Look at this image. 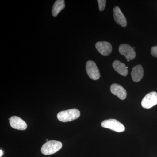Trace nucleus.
Wrapping results in <instances>:
<instances>
[{
    "label": "nucleus",
    "mask_w": 157,
    "mask_h": 157,
    "mask_svg": "<svg viewBox=\"0 0 157 157\" xmlns=\"http://www.w3.org/2000/svg\"><path fill=\"white\" fill-rule=\"evenodd\" d=\"M61 142L57 140H52L47 141L42 145L41 151L43 154L50 155L56 153L62 148Z\"/></svg>",
    "instance_id": "1"
},
{
    "label": "nucleus",
    "mask_w": 157,
    "mask_h": 157,
    "mask_svg": "<svg viewBox=\"0 0 157 157\" xmlns=\"http://www.w3.org/2000/svg\"><path fill=\"white\" fill-rule=\"evenodd\" d=\"M80 115V111L78 109H72L59 112L57 114V118L60 121L67 122L75 120Z\"/></svg>",
    "instance_id": "2"
},
{
    "label": "nucleus",
    "mask_w": 157,
    "mask_h": 157,
    "mask_svg": "<svg viewBox=\"0 0 157 157\" xmlns=\"http://www.w3.org/2000/svg\"><path fill=\"white\" fill-rule=\"evenodd\" d=\"M101 126L117 132H122L125 130V127L118 121L114 119L104 120L101 123Z\"/></svg>",
    "instance_id": "3"
},
{
    "label": "nucleus",
    "mask_w": 157,
    "mask_h": 157,
    "mask_svg": "<svg viewBox=\"0 0 157 157\" xmlns=\"http://www.w3.org/2000/svg\"><path fill=\"white\" fill-rule=\"evenodd\" d=\"M157 104V93L151 92L146 95L141 101V106L145 109H150Z\"/></svg>",
    "instance_id": "4"
},
{
    "label": "nucleus",
    "mask_w": 157,
    "mask_h": 157,
    "mask_svg": "<svg viewBox=\"0 0 157 157\" xmlns=\"http://www.w3.org/2000/svg\"><path fill=\"white\" fill-rule=\"evenodd\" d=\"M86 70L88 75L93 80H98L100 77V73L95 62L88 61L86 63Z\"/></svg>",
    "instance_id": "5"
},
{
    "label": "nucleus",
    "mask_w": 157,
    "mask_h": 157,
    "mask_svg": "<svg viewBox=\"0 0 157 157\" xmlns=\"http://www.w3.org/2000/svg\"><path fill=\"white\" fill-rule=\"evenodd\" d=\"M119 51L122 55L124 56L128 60L134 59L136 56V53L134 48L126 44L120 45Z\"/></svg>",
    "instance_id": "6"
},
{
    "label": "nucleus",
    "mask_w": 157,
    "mask_h": 157,
    "mask_svg": "<svg viewBox=\"0 0 157 157\" xmlns=\"http://www.w3.org/2000/svg\"><path fill=\"white\" fill-rule=\"evenodd\" d=\"M96 48L101 55L105 56L109 55L112 52V45L109 42L106 41L97 42Z\"/></svg>",
    "instance_id": "7"
},
{
    "label": "nucleus",
    "mask_w": 157,
    "mask_h": 157,
    "mask_svg": "<svg viewBox=\"0 0 157 157\" xmlns=\"http://www.w3.org/2000/svg\"><path fill=\"white\" fill-rule=\"evenodd\" d=\"M9 120L10 125L13 128L23 131L27 128L26 123L18 117H11L9 119Z\"/></svg>",
    "instance_id": "8"
},
{
    "label": "nucleus",
    "mask_w": 157,
    "mask_h": 157,
    "mask_svg": "<svg viewBox=\"0 0 157 157\" xmlns=\"http://www.w3.org/2000/svg\"><path fill=\"white\" fill-rule=\"evenodd\" d=\"M113 17L116 22L123 27H125L127 25L126 18L121 11L119 7L116 6L113 9Z\"/></svg>",
    "instance_id": "9"
},
{
    "label": "nucleus",
    "mask_w": 157,
    "mask_h": 157,
    "mask_svg": "<svg viewBox=\"0 0 157 157\" xmlns=\"http://www.w3.org/2000/svg\"><path fill=\"white\" fill-rule=\"evenodd\" d=\"M110 91L114 95L117 96L121 100L125 99L127 97V91L122 86L117 83L111 85L110 88Z\"/></svg>",
    "instance_id": "10"
},
{
    "label": "nucleus",
    "mask_w": 157,
    "mask_h": 157,
    "mask_svg": "<svg viewBox=\"0 0 157 157\" xmlns=\"http://www.w3.org/2000/svg\"><path fill=\"white\" fill-rule=\"evenodd\" d=\"M132 80L135 82H138L141 80L144 76V70L140 65H137L132 69Z\"/></svg>",
    "instance_id": "11"
},
{
    "label": "nucleus",
    "mask_w": 157,
    "mask_h": 157,
    "mask_svg": "<svg viewBox=\"0 0 157 157\" xmlns=\"http://www.w3.org/2000/svg\"><path fill=\"white\" fill-rule=\"evenodd\" d=\"M113 67L119 74L122 76H126L128 73V67L123 63H121L118 60H115L113 63Z\"/></svg>",
    "instance_id": "12"
},
{
    "label": "nucleus",
    "mask_w": 157,
    "mask_h": 157,
    "mask_svg": "<svg viewBox=\"0 0 157 157\" xmlns=\"http://www.w3.org/2000/svg\"><path fill=\"white\" fill-rule=\"evenodd\" d=\"M65 8V1L57 0L54 4L52 9V14L56 17L60 12Z\"/></svg>",
    "instance_id": "13"
},
{
    "label": "nucleus",
    "mask_w": 157,
    "mask_h": 157,
    "mask_svg": "<svg viewBox=\"0 0 157 157\" xmlns=\"http://www.w3.org/2000/svg\"><path fill=\"white\" fill-rule=\"evenodd\" d=\"M98 2L99 5V10L101 11H103L106 7L107 1L106 0H98Z\"/></svg>",
    "instance_id": "14"
},
{
    "label": "nucleus",
    "mask_w": 157,
    "mask_h": 157,
    "mask_svg": "<svg viewBox=\"0 0 157 157\" xmlns=\"http://www.w3.org/2000/svg\"><path fill=\"white\" fill-rule=\"evenodd\" d=\"M151 54L153 56L157 58V45L152 47Z\"/></svg>",
    "instance_id": "15"
},
{
    "label": "nucleus",
    "mask_w": 157,
    "mask_h": 157,
    "mask_svg": "<svg viewBox=\"0 0 157 157\" xmlns=\"http://www.w3.org/2000/svg\"><path fill=\"white\" fill-rule=\"evenodd\" d=\"M3 154V152L2 151V150H0V157H2V156Z\"/></svg>",
    "instance_id": "16"
}]
</instances>
